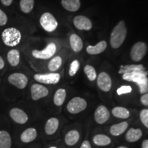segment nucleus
Instances as JSON below:
<instances>
[{
    "instance_id": "18",
    "label": "nucleus",
    "mask_w": 148,
    "mask_h": 148,
    "mask_svg": "<svg viewBox=\"0 0 148 148\" xmlns=\"http://www.w3.org/2000/svg\"><path fill=\"white\" fill-rule=\"evenodd\" d=\"M79 133L76 130H71L66 133L64 136V142L67 145L73 146L75 145L79 139Z\"/></svg>"
},
{
    "instance_id": "38",
    "label": "nucleus",
    "mask_w": 148,
    "mask_h": 148,
    "mask_svg": "<svg viewBox=\"0 0 148 148\" xmlns=\"http://www.w3.org/2000/svg\"><path fill=\"white\" fill-rule=\"evenodd\" d=\"M0 1L2 3L3 5H5V6H9V5L12 4L13 0H0Z\"/></svg>"
},
{
    "instance_id": "15",
    "label": "nucleus",
    "mask_w": 148,
    "mask_h": 148,
    "mask_svg": "<svg viewBox=\"0 0 148 148\" xmlns=\"http://www.w3.org/2000/svg\"><path fill=\"white\" fill-rule=\"evenodd\" d=\"M143 135L141 129L140 128H130L125 134V140L130 143H134L140 139Z\"/></svg>"
},
{
    "instance_id": "29",
    "label": "nucleus",
    "mask_w": 148,
    "mask_h": 148,
    "mask_svg": "<svg viewBox=\"0 0 148 148\" xmlns=\"http://www.w3.org/2000/svg\"><path fill=\"white\" fill-rule=\"evenodd\" d=\"M34 5V0H21L20 8L24 13H29L32 10Z\"/></svg>"
},
{
    "instance_id": "28",
    "label": "nucleus",
    "mask_w": 148,
    "mask_h": 148,
    "mask_svg": "<svg viewBox=\"0 0 148 148\" xmlns=\"http://www.w3.org/2000/svg\"><path fill=\"white\" fill-rule=\"evenodd\" d=\"M7 58L11 66H16L19 64L20 53L16 49H11L7 54Z\"/></svg>"
},
{
    "instance_id": "2",
    "label": "nucleus",
    "mask_w": 148,
    "mask_h": 148,
    "mask_svg": "<svg viewBox=\"0 0 148 148\" xmlns=\"http://www.w3.org/2000/svg\"><path fill=\"white\" fill-rule=\"evenodd\" d=\"M127 28L125 22L121 21L114 29L110 35V45L114 49H117L121 46L126 38Z\"/></svg>"
},
{
    "instance_id": "1",
    "label": "nucleus",
    "mask_w": 148,
    "mask_h": 148,
    "mask_svg": "<svg viewBox=\"0 0 148 148\" xmlns=\"http://www.w3.org/2000/svg\"><path fill=\"white\" fill-rule=\"evenodd\" d=\"M148 71H140L132 73H124L122 75V78L128 82H134L139 88L140 93L144 94L148 92Z\"/></svg>"
},
{
    "instance_id": "26",
    "label": "nucleus",
    "mask_w": 148,
    "mask_h": 148,
    "mask_svg": "<svg viewBox=\"0 0 148 148\" xmlns=\"http://www.w3.org/2000/svg\"><path fill=\"white\" fill-rule=\"evenodd\" d=\"M94 144L97 146H107L110 145L112 142L111 138L107 135L103 134H98L94 136L92 138Z\"/></svg>"
},
{
    "instance_id": "24",
    "label": "nucleus",
    "mask_w": 148,
    "mask_h": 148,
    "mask_svg": "<svg viewBox=\"0 0 148 148\" xmlns=\"http://www.w3.org/2000/svg\"><path fill=\"white\" fill-rule=\"evenodd\" d=\"M112 114L114 117L122 119H126L130 116V111L126 108L122 106L114 107L112 110Z\"/></svg>"
},
{
    "instance_id": "20",
    "label": "nucleus",
    "mask_w": 148,
    "mask_h": 148,
    "mask_svg": "<svg viewBox=\"0 0 148 148\" xmlns=\"http://www.w3.org/2000/svg\"><path fill=\"white\" fill-rule=\"evenodd\" d=\"M70 45L71 49L75 52H79L83 48V42L82 38L78 35L73 34L70 36Z\"/></svg>"
},
{
    "instance_id": "17",
    "label": "nucleus",
    "mask_w": 148,
    "mask_h": 148,
    "mask_svg": "<svg viewBox=\"0 0 148 148\" xmlns=\"http://www.w3.org/2000/svg\"><path fill=\"white\" fill-rule=\"evenodd\" d=\"M37 131L34 127H29L24 130L21 134V140L23 143H30L36 139Z\"/></svg>"
},
{
    "instance_id": "13",
    "label": "nucleus",
    "mask_w": 148,
    "mask_h": 148,
    "mask_svg": "<svg viewBox=\"0 0 148 148\" xmlns=\"http://www.w3.org/2000/svg\"><path fill=\"white\" fill-rule=\"evenodd\" d=\"M10 117L18 124H25L28 121V116L21 108H14L10 111Z\"/></svg>"
},
{
    "instance_id": "32",
    "label": "nucleus",
    "mask_w": 148,
    "mask_h": 148,
    "mask_svg": "<svg viewBox=\"0 0 148 148\" xmlns=\"http://www.w3.org/2000/svg\"><path fill=\"white\" fill-rule=\"evenodd\" d=\"M79 69V62L77 60H73L70 64V67L69 70V74L70 76L75 75Z\"/></svg>"
},
{
    "instance_id": "40",
    "label": "nucleus",
    "mask_w": 148,
    "mask_h": 148,
    "mask_svg": "<svg viewBox=\"0 0 148 148\" xmlns=\"http://www.w3.org/2000/svg\"><path fill=\"white\" fill-rule=\"evenodd\" d=\"M142 148H148V139H145L144 140L142 143V145H141Z\"/></svg>"
},
{
    "instance_id": "7",
    "label": "nucleus",
    "mask_w": 148,
    "mask_h": 148,
    "mask_svg": "<svg viewBox=\"0 0 148 148\" xmlns=\"http://www.w3.org/2000/svg\"><path fill=\"white\" fill-rule=\"evenodd\" d=\"M34 78L37 82L46 84H58L60 81V75L58 73H49L45 74H35Z\"/></svg>"
},
{
    "instance_id": "31",
    "label": "nucleus",
    "mask_w": 148,
    "mask_h": 148,
    "mask_svg": "<svg viewBox=\"0 0 148 148\" xmlns=\"http://www.w3.org/2000/svg\"><path fill=\"white\" fill-rule=\"evenodd\" d=\"M84 71L86 75L87 76V78L90 81H91V82L94 81L97 78V73H96L95 68L92 66L87 64V65L85 66Z\"/></svg>"
},
{
    "instance_id": "14",
    "label": "nucleus",
    "mask_w": 148,
    "mask_h": 148,
    "mask_svg": "<svg viewBox=\"0 0 148 148\" xmlns=\"http://www.w3.org/2000/svg\"><path fill=\"white\" fill-rule=\"evenodd\" d=\"M73 24L75 27L80 30L88 31L92 28L91 21L86 16L82 15L76 16L73 18Z\"/></svg>"
},
{
    "instance_id": "33",
    "label": "nucleus",
    "mask_w": 148,
    "mask_h": 148,
    "mask_svg": "<svg viewBox=\"0 0 148 148\" xmlns=\"http://www.w3.org/2000/svg\"><path fill=\"white\" fill-rule=\"evenodd\" d=\"M140 119L144 126L148 129V109H143L140 111Z\"/></svg>"
},
{
    "instance_id": "25",
    "label": "nucleus",
    "mask_w": 148,
    "mask_h": 148,
    "mask_svg": "<svg viewBox=\"0 0 148 148\" xmlns=\"http://www.w3.org/2000/svg\"><path fill=\"white\" fill-rule=\"evenodd\" d=\"M12 138L9 133L5 130L0 131V148H10Z\"/></svg>"
},
{
    "instance_id": "21",
    "label": "nucleus",
    "mask_w": 148,
    "mask_h": 148,
    "mask_svg": "<svg viewBox=\"0 0 148 148\" xmlns=\"http://www.w3.org/2000/svg\"><path fill=\"white\" fill-rule=\"evenodd\" d=\"M145 69L143 64H126V65H121L119 70V73L123 75L124 73L145 71Z\"/></svg>"
},
{
    "instance_id": "3",
    "label": "nucleus",
    "mask_w": 148,
    "mask_h": 148,
    "mask_svg": "<svg viewBox=\"0 0 148 148\" xmlns=\"http://www.w3.org/2000/svg\"><path fill=\"white\" fill-rule=\"evenodd\" d=\"M1 38L5 45L14 47L21 42V34L20 31L15 27H8L3 31Z\"/></svg>"
},
{
    "instance_id": "11",
    "label": "nucleus",
    "mask_w": 148,
    "mask_h": 148,
    "mask_svg": "<svg viewBox=\"0 0 148 148\" xmlns=\"http://www.w3.org/2000/svg\"><path fill=\"white\" fill-rule=\"evenodd\" d=\"M97 86L103 92L110 91L112 87V79L106 72H101L97 76Z\"/></svg>"
},
{
    "instance_id": "12",
    "label": "nucleus",
    "mask_w": 148,
    "mask_h": 148,
    "mask_svg": "<svg viewBox=\"0 0 148 148\" xmlns=\"http://www.w3.org/2000/svg\"><path fill=\"white\" fill-rule=\"evenodd\" d=\"M31 97L34 101L45 97L49 94V90L45 86L39 84H33L30 88Z\"/></svg>"
},
{
    "instance_id": "5",
    "label": "nucleus",
    "mask_w": 148,
    "mask_h": 148,
    "mask_svg": "<svg viewBox=\"0 0 148 148\" xmlns=\"http://www.w3.org/2000/svg\"><path fill=\"white\" fill-rule=\"evenodd\" d=\"M40 24L42 28L48 32H53L58 27V21L49 12H45L42 14L40 18Z\"/></svg>"
},
{
    "instance_id": "19",
    "label": "nucleus",
    "mask_w": 148,
    "mask_h": 148,
    "mask_svg": "<svg viewBox=\"0 0 148 148\" xmlns=\"http://www.w3.org/2000/svg\"><path fill=\"white\" fill-rule=\"evenodd\" d=\"M127 127H128V123L127 121H122L121 123L112 125L110 128V132L112 136H120L126 130Z\"/></svg>"
},
{
    "instance_id": "36",
    "label": "nucleus",
    "mask_w": 148,
    "mask_h": 148,
    "mask_svg": "<svg viewBox=\"0 0 148 148\" xmlns=\"http://www.w3.org/2000/svg\"><path fill=\"white\" fill-rule=\"evenodd\" d=\"M140 103L144 106H148V92L144 93L143 95L140 97Z\"/></svg>"
},
{
    "instance_id": "10",
    "label": "nucleus",
    "mask_w": 148,
    "mask_h": 148,
    "mask_svg": "<svg viewBox=\"0 0 148 148\" xmlns=\"http://www.w3.org/2000/svg\"><path fill=\"white\" fill-rule=\"evenodd\" d=\"M110 113L108 109L103 105H100L94 112V119L98 124H103L110 119Z\"/></svg>"
},
{
    "instance_id": "16",
    "label": "nucleus",
    "mask_w": 148,
    "mask_h": 148,
    "mask_svg": "<svg viewBox=\"0 0 148 148\" xmlns=\"http://www.w3.org/2000/svg\"><path fill=\"white\" fill-rule=\"evenodd\" d=\"M59 127V120L56 117H51L46 122L45 132L47 135H52L56 133Z\"/></svg>"
},
{
    "instance_id": "4",
    "label": "nucleus",
    "mask_w": 148,
    "mask_h": 148,
    "mask_svg": "<svg viewBox=\"0 0 148 148\" xmlns=\"http://www.w3.org/2000/svg\"><path fill=\"white\" fill-rule=\"evenodd\" d=\"M87 101L84 98L75 97L72 98L66 105V109L71 114H78L84 111L87 107Z\"/></svg>"
},
{
    "instance_id": "34",
    "label": "nucleus",
    "mask_w": 148,
    "mask_h": 148,
    "mask_svg": "<svg viewBox=\"0 0 148 148\" xmlns=\"http://www.w3.org/2000/svg\"><path fill=\"white\" fill-rule=\"evenodd\" d=\"M132 87L130 86H126V85H124V86H121L116 90V93H117L118 95H124V94H127L130 93V92H132Z\"/></svg>"
},
{
    "instance_id": "35",
    "label": "nucleus",
    "mask_w": 148,
    "mask_h": 148,
    "mask_svg": "<svg viewBox=\"0 0 148 148\" xmlns=\"http://www.w3.org/2000/svg\"><path fill=\"white\" fill-rule=\"evenodd\" d=\"M8 21V17L5 13L3 10L0 9V26H3L7 23Z\"/></svg>"
},
{
    "instance_id": "37",
    "label": "nucleus",
    "mask_w": 148,
    "mask_h": 148,
    "mask_svg": "<svg viewBox=\"0 0 148 148\" xmlns=\"http://www.w3.org/2000/svg\"><path fill=\"white\" fill-rule=\"evenodd\" d=\"M79 148H92V146L90 145V143L88 140H85L82 142V145H81Z\"/></svg>"
},
{
    "instance_id": "42",
    "label": "nucleus",
    "mask_w": 148,
    "mask_h": 148,
    "mask_svg": "<svg viewBox=\"0 0 148 148\" xmlns=\"http://www.w3.org/2000/svg\"><path fill=\"white\" fill-rule=\"evenodd\" d=\"M49 148H58V147H54V146H52V147H49Z\"/></svg>"
},
{
    "instance_id": "23",
    "label": "nucleus",
    "mask_w": 148,
    "mask_h": 148,
    "mask_svg": "<svg viewBox=\"0 0 148 148\" xmlns=\"http://www.w3.org/2000/svg\"><path fill=\"white\" fill-rule=\"evenodd\" d=\"M61 3L64 9L70 12H75L80 8L79 0H62Z\"/></svg>"
},
{
    "instance_id": "8",
    "label": "nucleus",
    "mask_w": 148,
    "mask_h": 148,
    "mask_svg": "<svg viewBox=\"0 0 148 148\" xmlns=\"http://www.w3.org/2000/svg\"><path fill=\"white\" fill-rule=\"evenodd\" d=\"M56 51V45L53 42L48 44L43 50H35L32 51V56L34 58L38 59H42V60H47V59L51 58Z\"/></svg>"
},
{
    "instance_id": "9",
    "label": "nucleus",
    "mask_w": 148,
    "mask_h": 148,
    "mask_svg": "<svg viewBox=\"0 0 148 148\" xmlns=\"http://www.w3.org/2000/svg\"><path fill=\"white\" fill-rule=\"evenodd\" d=\"M8 82L19 89H23L27 86L28 79L25 74L14 73L9 75Z\"/></svg>"
},
{
    "instance_id": "22",
    "label": "nucleus",
    "mask_w": 148,
    "mask_h": 148,
    "mask_svg": "<svg viewBox=\"0 0 148 148\" xmlns=\"http://www.w3.org/2000/svg\"><path fill=\"white\" fill-rule=\"evenodd\" d=\"M106 47L107 42L105 40H101L95 46H88L86 48V51L90 55H97L103 52L106 49Z\"/></svg>"
},
{
    "instance_id": "39",
    "label": "nucleus",
    "mask_w": 148,
    "mask_h": 148,
    "mask_svg": "<svg viewBox=\"0 0 148 148\" xmlns=\"http://www.w3.org/2000/svg\"><path fill=\"white\" fill-rule=\"evenodd\" d=\"M5 66V62H4V60H3V59L2 58V57L0 56V70L2 69L3 67H4Z\"/></svg>"
},
{
    "instance_id": "30",
    "label": "nucleus",
    "mask_w": 148,
    "mask_h": 148,
    "mask_svg": "<svg viewBox=\"0 0 148 148\" xmlns=\"http://www.w3.org/2000/svg\"><path fill=\"white\" fill-rule=\"evenodd\" d=\"M62 62V58L59 56H57L49 61V64H48V69L51 71H57L60 67Z\"/></svg>"
},
{
    "instance_id": "27",
    "label": "nucleus",
    "mask_w": 148,
    "mask_h": 148,
    "mask_svg": "<svg viewBox=\"0 0 148 148\" xmlns=\"http://www.w3.org/2000/svg\"><path fill=\"white\" fill-rule=\"evenodd\" d=\"M66 97V90L64 88H59L56 91L54 96H53V103L57 106H62L65 101Z\"/></svg>"
},
{
    "instance_id": "6",
    "label": "nucleus",
    "mask_w": 148,
    "mask_h": 148,
    "mask_svg": "<svg viewBox=\"0 0 148 148\" xmlns=\"http://www.w3.org/2000/svg\"><path fill=\"white\" fill-rule=\"evenodd\" d=\"M147 47L144 42H137L132 47L130 51L131 58L135 62H138L144 58L147 53Z\"/></svg>"
},
{
    "instance_id": "41",
    "label": "nucleus",
    "mask_w": 148,
    "mask_h": 148,
    "mask_svg": "<svg viewBox=\"0 0 148 148\" xmlns=\"http://www.w3.org/2000/svg\"><path fill=\"white\" fill-rule=\"evenodd\" d=\"M117 148H128L126 146H119V147H118Z\"/></svg>"
}]
</instances>
